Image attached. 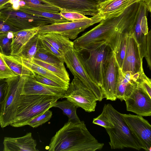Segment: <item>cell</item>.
Returning <instances> with one entry per match:
<instances>
[{
    "instance_id": "cell-1",
    "label": "cell",
    "mask_w": 151,
    "mask_h": 151,
    "mask_svg": "<svg viewBox=\"0 0 151 151\" xmlns=\"http://www.w3.org/2000/svg\"><path fill=\"white\" fill-rule=\"evenodd\" d=\"M104 145L91 134L84 121H68L51 138L46 149L49 151H95Z\"/></svg>"
},
{
    "instance_id": "cell-2",
    "label": "cell",
    "mask_w": 151,
    "mask_h": 151,
    "mask_svg": "<svg viewBox=\"0 0 151 151\" xmlns=\"http://www.w3.org/2000/svg\"><path fill=\"white\" fill-rule=\"evenodd\" d=\"M139 4V2H136L127 8L119 16L102 19L98 25L73 42L74 48L78 50L92 42L108 41L119 32H131L136 19Z\"/></svg>"
},
{
    "instance_id": "cell-3",
    "label": "cell",
    "mask_w": 151,
    "mask_h": 151,
    "mask_svg": "<svg viewBox=\"0 0 151 151\" xmlns=\"http://www.w3.org/2000/svg\"><path fill=\"white\" fill-rule=\"evenodd\" d=\"M78 51L92 80L101 88L105 64L113 50L108 41L92 42Z\"/></svg>"
},
{
    "instance_id": "cell-4",
    "label": "cell",
    "mask_w": 151,
    "mask_h": 151,
    "mask_svg": "<svg viewBox=\"0 0 151 151\" xmlns=\"http://www.w3.org/2000/svg\"><path fill=\"white\" fill-rule=\"evenodd\" d=\"M108 118L113 125L105 128L110 138L109 143L112 149L131 148L138 150L142 149L139 141L131 130L122 113L112 105L106 104Z\"/></svg>"
},
{
    "instance_id": "cell-5",
    "label": "cell",
    "mask_w": 151,
    "mask_h": 151,
    "mask_svg": "<svg viewBox=\"0 0 151 151\" xmlns=\"http://www.w3.org/2000/svg\"><path fill=\"white\" fill-rule=\"evenodd\" d=\"M60 98L49 95L21 94L15 118L10 125L17 127L27 125L32 119L52 107Z\"/></svg>"
},
{
    "instance_id": "cell-6",
    "label": "cell",
    "mask_w": 151,
    "mask_h": 151,
    "mask_svg": "<svg viewBox=\"0 0 151 151\" xmlns=\"http://www.w3.org/2000/svg\"><path fill=\"white\" fill-rule=\"evenodd\" d=\"M24 78V76H17L5 79L8 87L3 112L0 116L1 128L10 125L14 119L22 94Z\"/></svg>"
},
{
    "instance_id": "cell-7",
    "label": "cell",
    "mask_w": 151,
    "mask_h": 151,
    "mask_svg": "<svg viewBox=\"0 0 151 151\" xmlns=\"http://www.w3.org/2000/svg\"><path fill=\"white\" fill-rule=\"evenodd\" d=\"M102 19V17L98 13L91 18L54 23L40 27L38 33L43 35L54 33L63 36L69 39H74L81 32L93 24L100 22Z\"/></svg>"
},
{
    "instance_id": "cell-8",
    "label": "cell",
    "mask_w": 151,
    "mask_h": 151,
    "mask_svg": "<svg viewBox=\"0 0 151 151\" xmlns=\"http://www.w3.org/2000/svg\"><path fill=\"white\" fill-rule=\"evenodd\" d=\"M64 62L74 76L78 78L94 93L97 101L104 99L101 88L91 78L84 65L78 52L74 48L63 55Z\"/></svg>"
},
{
    "instance_id": "cell-9",
    "label": "cell",
    "mask_w": 151,
    "mask_h": 151,
    "mask_svg": "<svg viewBox=\"0 0 151 151\" xmlns=\"http://www.w3.org/2000/svg\"><path fill=\"white\" fill-rule=\"evenodd\" d=\"M64 98L88 112L95 111L97 101L93 92L76 76L70 83Z\"/></svg>"
},
{
    "instance_id": "cell-10",
    "label": "cell",
    "mask_w": 151,
    "mask_h": 151,
    "mask_svg": "<svg viewBox=\"0 0 151 151\" xmlns=\"http://www.w3.org/2000/svg\"><path fill=\"white\" fill-rule=\"evenodd\" d=\"M119 67L113 51L104 68L101 87L103 98L115 101L116 96Z\"/></svg>"
},
{
    "instance_id": "cell-11",
    "label": "cell",
    "mask_w": 151,
    "mask_h": 151,
    "mask_svg": "<svg viewBox=\"0 0 151 151\" xmlns=\"http://www.w3.org/2000/svg\"><path fill=\"white\" fill-rule=\"evenodd\" d=\"M122 114L129 128L139 141L142 149L151 151V125L149 122L141 116Z\"/></svg>"
},
{
    "instance_id": "cell-12",
    "label": "cell",
    "mask_w": 151,
    "mask_h": 151,
    "mask_svg": "<svg viewBox=\"0 0 151 151\" xmlns=\"http://www.w3.org/2000/svg\"><path fill=\"white\" fill-rule=\"evenodd\" d=\"M59 8L60 12H75L84 15L98 13V0H43Z\"/></svg>"
},
{
    "instance_id": "cell-13",
    "label": "cell",
    "mask_w": 151,
    "mask_h": 151,
    "mask_svg": "<svg viewBox=\"0 0 151 151\" xmlns=\"http://www.w3.org/2000/svg\"><path fill=\"white\" fill-rule=\"evenodd\" d=\"M121 69L123 72H130L133 74L143 70L139 46L132 32L127 35L126 50Z\"/></svg>"
},
{
    "instance_id": "cell-14",
    "label": "cell",
    "mask_w": 151,
    "mask_h": 151,
    "mask_svg": "<svg viewBox=\"0 0 151 151\" xmlns=\"http://www.w3.org/2000/svg\"><path fill=\"white\" fill-rule=\"evenodd\" d=\"M125 101L127 111L142 116H151V97L138 84Z\"/></svg>"
},
{
    "instance_id": "cell-15",
    "label": "cell",
    "mask_w": 151,
    "mask_h": 151,
    "mask_svg": "<svg viewBox=\"0 0 151 151\" xmlns=\"http://www.w3.org/2000/svg\"><path fill=\"white\" fill-rule=\"evenodd\" d=\"M139 3L136 19L132 32L138 45L140 56L143 59L146 54L147 35L149 31L147 19L148 11L144 4Z\"/></svg>"
},
{
    "instance_id": "cell-16",
    "label": "cell",
    "mask_w": 151,
    "mask_h": 151,
    "mask_svg": "<svg viewBox=\"0 0 151 151\" xmlns=\"http://www.w3.org/2000/svg\"><path fill=\"white\" fill-rule=\"evenodd\" d=\"M66 90L40 83L32 76H24L22 94L49 95L63 98Z\"/></svg>"
},
{
    "instance_id": "cell-17",
    "label": "cell",
    "mask_w": 151,
    "mask_h": 151,
    "mask_svg": "<svg viewBox=\"0 0 151 151\" xmlns=\"http://www.w3.org/2000/svg\"><path fill=\"white\" fill-rule=\"evenodd\" d=\"M141 72L133 74L130 72H123L119 68L116 94L117 99L125 101L131 94L137 86V79Z\"/></svg>"
},
{
    "instance_id": "cell-18",
    "label": "cell",
    "mask_w": 151,
    "mask_h": 151,
    "mask_svg": "<svg viewBox=\"0 0 151 151\" xmlns=\"http://www.w3.org/2000/svg\"><path fill=\"white\" fill-rule=\"evenodd\" d=\"M138 0H107L99 2L97 6L98 14L103 19L119 16L128 7Z\"/></svg>"
},
{
    "instance_id": "cell-19",
    "label": "cell",
    "mask_w": 151,
    "mask_h": 151,
    "mask_svg": "<svg viewBox=\"0 0 151 151\" xmlns=\"http://www.w3.org/2000/svg\"><path fill=\"white\" fill-rule=\"evenodd\" d=\"M4 151H36L37 143L31 132L20 137L4 138Z\"/></svg>"
},
{
    "instance_id": "cell-20",
    "label": "cell",
    "mask_w": 151,
    "mask_h": 151,
    "mask_svg": "<svg viewBox=\"0 0 151 151\" xmlns=\"http://www.w3.org/2000/svg\"><path fill=\"white\" fill-rule=\"evenodd\" d=\"M39 27L13 32V37L11 43V55H18L26 43L38 33Z\"/></svg>"
},
{
    "instance_id": "cell-21",
    "label": "cell",
    "mask_w": 151,
    "mask_h": 151,
    "mask_svg": "<svg viewBox=\"0 0 151 151\" xmlns=\"http://www.w3.org/2000/svg\"><path fill=\"white\" fill-rule=\"evenodd\" d=\"M130 32H119L113 36L108 41L120 68L126 53L127 35Z\"/></svg>"
},
{
    "instance_id": "cell-22",
    "label": "cell",
    "mask_w": 151,
    "mask_h": 151,
    "mask_svg": "<svg viewBox=\"0 0 151 151\" xmlns=\"http://www.w3.org/2000/svg\"><path fill=\"white\" fill-rule=\"evenodd\" d=\"M15 56L24 66L33 72L52 80L66 90L68 88L69 84L66 83L47 69L33 62L31 60L23 58L17 56Z\"/></svg>"
},
{
    "instance_id": "cell-23",
    "label": "cell",
    "mask_w": 151,
    "mask_h": 151,
    "mask_svg": "<svg viewBox=\"0 0 151 151\" xmlns=\"http://www.w3.org/2000/svg\"><path fill=\"white\" fill-rule=\"evenodd\" d=\"M40 35L63 55L67 51L74 48L73 42L62 35L54 33Z\"/></svg>"
},
{
    "instance_id": "cell-24",
    "label": "cell",
    "mask_w": 151,
    "mask_h": 151,
    "mask_svg": "<svg viewBox=\"0 0 151 151\" xmlns=\"http://www.w3.org/2000/svg\"><path fill=\"white\" fill-rule=\"evenodd\" d=\"M1 57L10 69L15 74L20 76H33L34 73L24 66L15 55H6L1 52Z\"/></svg>"
},
{
    "instance_id": "cell-25",
    "label": "cell",
    "mask_w": 151,
    "mask_h": 151,
    "mask_svg": "<svg viewBox=\"0 0 151 151\" xmlns=\"http://www.w3.org/2000/svg\"><path fill=\"white\" fill-rule=\"evenodd\" d=\"M33 62L47 70L62 80L69 84L70 78L64 63L60 65L50 64L33 58L31 60Z\"/></svg>"
},
{
    "instance_id": "cell-26",
    "label": "cell",
    "mask_w": 151,
    "mask_h": 151,
    "mask_svg": "<svg viewBox=\"0 0 151 151\" xmlns=\"http://www.w3.org/2000/svg\"><path fill=\"white\" fill-rule=\"evenodd\" d=\"M41 46L40 34L38 33L26 43L17 56L31 60L34 58L38 49Z\"/></svg>"
},
{
    "instance_id": "cell-27",
    "label": "cell",
    "mask_w": 151,
    "mask_h": 151,
    "mask_svg": "<svg viewBox=\"0 0 151 151\" xmlns=\"http://www.w3.org/2000/svg\"><path fill=\"white\" fill-rule=\"evenodd\" d=\"M52 107H58L61 109L64 115L68 118V121L73 122H81L77 113V107L73 103L67 100L61 101H57Z\"/></svg>"
},
{
    "instance_id": "cell-28",
    "label": "cell",
    "mask_w": 151,
    "mask_h": 151,
    "mask_svg": "<svg viewBox=\"0 0 151 151\" xmlns=\"http://www.w3.org/2000/svg\"><path fill=\"white\" fill-rule=\"evenodd\" d=\"M29 8L46 12L59 13L58 8L43 0H26Z\"/></svg>"
},
{
    "instance_id": "cell-29",
    "label": "cell",
    "mask_w": 151,
    "mask_h": 151,
    "mask_svg": "<svg viewBox=\"0 0 151 151\" xmlns=\"http://www.w3.org/2000/svg\"><path fill=\"white\" fill-rule=\"evenodd\" d=\"M34 58L52 64L60 65L64 63L63 59L51 53L42 46L38 49Z\"/></svg>"
},
{
    "instance_id": "cell-30",
    "label": "cell",
    "mask_w": 151,
    "mask_h": 151,
    "mask_svg": "<svg viewBox=\"0 0 151 151\" xmlns=\"http://www.w3.org/2000/svg\"><path fill=\"white\" fill-rule=\"evenodd\" d=\"M26 11L29 14L51 19L55 23L70 21L61 16L59 13H55L35 9L27 7Z\"/></svg>"
},
{
    "instance_id": "cell-31",
    "label": "cell",
    "mask_w": 151,
    "mask_h": 151,
    "mask_svg": "<svg viewBox=\"0 0 151 151\" xmlns=\"http://www.w3.org/2000/svg\"><path fill=\"white\" fill-rule=\"evenodd\" d=\"M13 32H8L0 34V52L6 55H11V43Z\"/></svg>"
},
{
    "instance_id": "cell-32",
    "label": "cell",
    "mask_w": 151,
    "mask_h": 151,
    "mask_svg": "<svg viewBox=\"0 0 151 151\" xmlns=\"http://www.w3.org/2000/svg\"><path fill=\"white\" fill-rule=\"evenodd\" d=\"M52 112L48 109L32 119L27 123L33 128H36L49 121L51 118Z\"/></svg>"
},
{
    "instance_id": "cell-33",
    "label": "cell",
    "mask_w": 151,
    "mask_h": 151,
    "mask_svg": "<svg viewBox=\"0 0 151 151\" xmlns=\"http://www.w3.org/2000/svg\"><path fill=\"white\" fill-rule=\"evenodd\" d=\"M93 123L101 126L105 129L113 127L112 124L108 117L106 104L104 105L101 114L93 119Z\"/></svg>"
},
{
    "instance_id": "cell-34",
    "label": "cell",
    "mask_w": 151,
    "mask_h": 151,
    "mask_svg": "<svg viewBox=\"0 0 151 151\" xmlns=\"http://www.w3.org/2000/svg\"><path fill=\"white\" fill-rule=\"evenodd\" d=\"M137 84L151 97V81L145 75L144 71L141 72L137 79Z\"/></svg>"
},
{
    "instance_id": "cell-35",
    "label": "cell",
    "mask_w": 151,
    "mask_h": 151,
    "mask_svg": "<svg viewBox=\"0 0 151 151\" xmlns=\"http://www.w3.org/2000/svg\"><path fill=\"white\" fill-rule=\"evenodd\" d=\"M8 83L5 79H0V116L3 109L7 96Z\"/></svg>"
},
{
    "instance_id": "cell-36",
    "label": "cell",
    "mask_w": 151,
    "mask_h": 151,
    "mask_svg": "<svg viewBox=\"0 0 151 151\" xmlns=\"http://www.w3.org/2000/svg\"><path fill=\"white\" fill-rule=\"evenodd\" d=\"M17 76L8 66L1 57L0 52V79H6Z\"/></svg>"
},
{
    "instance_id": "cell-37",
    "label": "cell",
    "mask_w": 151,
    "mask_h": 151,
    "mask_svg": "<svg viewBox=\"0 0 151 151\" xmlns=\"http://www.w3.org/2000/svg\"><path fill=\"white\" fill-rule=\"evenodd\" d=\"M60 14L70 21L86 19L88 17L80 13L75 12H60Z\"/></svg>"
},
{
    "instance_id": "cell-38",
    "label": "cell",
    "mask_w": 151,
    "mask_h": 151,
    "mask_svg": "<svg viewBox=\"0 0 151 151\" xmlns=\"http://www.w3.org/2000/svg\"><path fill=\"white\" fill-rule=\"evenodd\" d=\"M40 37L41 45L42 47L53 55L63 59V55L48 42L42 38L40 34Z\"/></svg>"
},
{
    "instance_id": "cell-39",
    "label": "cell",
    "mask_w": 151,
    "mask_h": 151,
    "mask_svg": "<svg viewBox=\"0 0 151 151\" xmlns=\"http://www.w3.org/2000/svg\"><path fill=\"white\" fill-rule=\"evenodd\" d=\"M34 73L33 77L38 82L50 86L62 87L58 84L52 80L34 72Z\"/></svg>"
},
{
    "instance_id": "cell-40",
    "label": "cell",
    "mask_w": 151,
    "mask_h": 151,
    "mask_svg": "<svg viewBox=\"0 0 151 151\" xmlns=\"http://www.w3.org/2000/svg\"><path fill=\"white\" fill-rule=\"evenodd\" d=\"M151 32L150 30L148 31L147 35V48L145 55L144 57L147 61L148 66L150 70L151 69Z\"/></svg>"
},
{
    "instance_id": "cell-41",
    "label": "cell",
    "mask_w": 151,
    "mask_h": 151,
    "mask_svg": "<svg viewBox=\"0 0 151 151\" xmlns=\"http://www.w3.org/2000/svg\"><path fill=\"white\" fill-rule=\"evenodd\" d=\"M138 2L144 4L148 11L151 12V0H138Z\"/></svg>"
},
{
    "instance_id": "cell-42",
    "label": "cell",
    "mask_w": 151,
    "mask_h": 151,
    "mask_svg": "<svg viewBox=\"0 0 151 151\" xmlns=\"http://www.w3.org/2000/svg\"><path fill=\"white\" fill-rule=\"evenodd\" d=\"M16 15L19 16L23 18L26 19L28 16V14L25 13L18 12L16 13Z\"/></svg>"
},
{
    "instance_id": "cell-43",
    "label": "cell",
    "mask_w": 151,
    "mask_h": 151,
    "mask_svg": "<svg viewBox=\"0 0 151 151\" xmlns=\"http://www.w3.org/2000/svg\"><path fill=\"white\" fill-rule=\"evenodd\" d=\"M13 8L14 9H17V8H18L19 6V4L18 2H16V3H15L13 4Z\"/></svg>"
},
{
    "instance_id": "cell-44",
    "label": "cell",
    "mask_w": 151,
    "mask_h": 151,
    "mask_svg": "<svg viewBox=\"0 0 151 151\" xmlns=\"http://www.w3.org/2000/svg\"><path fill=\"white\" fill-rule=\"evenodd\" d=\"M19 5L24 6L25 4V2L24 1H21L18 2Z\"/></svg>"
},
{
    "instance_id": "cell-45",
    "label": "cell",
    "mask_w": 151,
    "mask_h": 151,
    "mask_svg": "<svg viewBox=\"0 0 151 151\" xmlns=\"http://www.w3.org/2000/svg\"><path fill=\"white\" fill-rule=\"evenodd\" d=\"M20 0H10V2L12 4H14L16 2H18Z\"/></svg>"
},
{
    "instance_id": "cell-46",
    "label": "cell",
    "mask_w": 151,
    "mask_h": 151,
    "mask_svg": "<svg viewBox=\"0 0 151 151\" xmlns=\"http://www.w3.org/2000/svg\"><path fill=\"white\" fill-rule=\"evenodd\" d=\"M99 2H102L105 1L107 0H98Z\"/></svg>"
},
{
    "instance_id": "cell-47",
    "label": "cell",
    "mask_w": 151,
    "mask_h": 151,
    "mask_svg": "<svg viewBox=\"0 0 151 151\" xmlns=\"http://www.w3.org/2000/svg\"><path fill=\"white\" fill-rule=\"evenodd\" d=\"M3 0H0V2H1V1H3Z\"/></svg>"
}]
</instances>
